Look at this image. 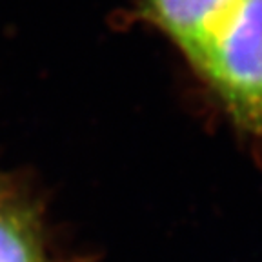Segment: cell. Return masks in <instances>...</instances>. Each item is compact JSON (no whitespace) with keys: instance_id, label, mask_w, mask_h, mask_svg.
<instances>
[{"instance_id":"cell-1","label":"cell","mask_w":262,"mask_h":262,"mask_svg":"<svg viewBox=\"0 0 262 262\" xmlns=\"http://www.w3.org/2000/svg\"><path fill=\"white\" fill-rule=\"evenodd\" d=\"M184 60L235 129L262 140V0H235Z\"/></svg>"},{"instance_id":"cell-2","label":"cell","mask_w":262,"mask_h":262,"mask_svg":"<svg viewBox=\"0 0 262 262\" xmlns=\"http://www.w3.org/2000/svg\"><path fill=\"white\" fill-rule=\"evenodd\" d=\"M235 0H135L127 18L160 33L186 58Z\"/></svg>"},{"instance_id":"cell-3","label":"cell","mask_w":262,"mask_h":262,"mask_svg":"<svg viewBox=\"0 0 262 262\" xmlns=\"http://www.w3.org/2000/svg\"><path fill=\"white\" fill-rule=\"evenodd\" d=\"M0 262H46L37 213L8 191L0 201Z\"/></svg>"},{"instance_id":"cell-4","label":"cell","mask_w":262,"mask_h":262,"mask_svg":"<svg viewBox=\"0 0 262 262\" xmlns=\"http://www.w3.org/2000/svg\"><path fill=\"white\" fill-rule=\"evenodd\" d=\"M6 195V189L2 188V180H0V201H2V196Z\"/></svg>"}]
</instances>
